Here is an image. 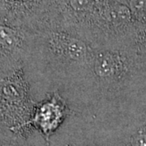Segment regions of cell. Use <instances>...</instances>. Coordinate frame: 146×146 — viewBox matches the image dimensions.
Segmentation results:
<instances>
[{
  "instance_id": "obj_2",
  "label": "cell",
  "mask_w": 146,
  "mask_h": 146,
  "mask_svg": "<svg viewBox=\"0 0 146 146\" xmlns=\"http://www.w3.org/2000/svg\"><path fill=\"white\" fill-rule=\"evenodd\" d=\"M29 43H24L23 39L10 29L1 27V63L2 67L6 65L10 59L15 61L14 56L20 55L29 50Z\"/></svg>"
},
{
  "instance_id": "obj_1",
  "label": "cell",
  "mask_w": 146,
  "mask_h": 146,
  "mask_svg": "<svg viewBox=\"0 0 146 146\" xmlns=\"http://www.w3.org/2000/svg\"><path fill=\"white\" fill-rule=\"evenodd\" d=\"M129 63L126 50L94 49L84 75L88 76V84H94L96 90L107 94L127 86Z\"/></svg>"
},
{
  "instance_id": "obj_4",
  "label": "cell",
  "mask_w": 146,
  "mask_h": 146,
  "mask_svg": "<svg viewBox=\"0 0 146 146\" xmlns=\"http://www.w3.org/2000/svg\"><path fill=\"white\" fill-rule=\"evenodd\" d=\"M132 9L138 13L146 12V0H132L131 2Z\"/></svg>"
},
{
  "instance_id": "obj_3",
  "label": "cell",
  "mask_w": 146,
  "mask_h": 146,
  "mask_svg": "<svg viewBox=\"0 0 146 146\" xmlns=\"http://www.w3.org/2000/svg\"><path fill=\"white\" fill-rule=\"evenodd\" d=\"M98 0H72V5L76 10H86L92 7Z\"/></svg>"
}]
</instances>
